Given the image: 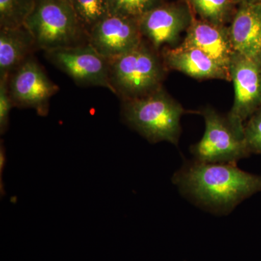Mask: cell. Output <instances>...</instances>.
<instances>
[{"label": "cell", "instance_id": "1", "mask_svg": "<svg viewBox=\"0 0 261 261\" xmlns=\"http://www.w3.org/2000/svg\"><path fill=\"white\" fill-rule=\"evenodd\" d=\"M172 181L196 205L219 215L230 214L243 201L261 192V176L232 163L186 161L173 174Z\"/></svg>", "mask_w": 261, "mask_h": 261}, {"label": "cell", "instance_id": "2", "mask_svg": "<svg viewBox=\"0 0 261 261\" xmlns=\"http://www.w3.org/2000/svg\"><path fill=\"white\" fill-rule=\"evenodd\" d=\"M185 110L164 89L135 99L122 100L125 123L152 143L168 142L177 146Z\"/></svg>", "mask_w": 261, "mask_h": 261}, {"label": "cell", "instance_id": "3", "mask_svg": "<svg viewBox=\"0 0 261 261\" xmlns=\"http://www.w3.org/2000/svg\"><path fill=\"white\" fill-rule=\"evenodd\" d=\"M166 70L160 51L143 40L110 62L112 92L121 101L145 97L162 88Z\"/></svg>", "mask_w": 261, "mask_h": 261}, {"label": "cell", "instance_id": "4", "mask_svg": "<svg viewBox=\"0 0 261 261\" xmlns=\"http://www.w3.org/2000/svg\"><path fill=\"white\" fill-rule=\"evenodd\" d=\"M24 27L44 51L75 47L89 42V35L68 0H36Z\"/></svg>", "mask_w": 261, "mask_h": 261}, {"label": "cell", "instance_id": "5", "mask_svg": "<svg viewBox=\"0 0 261 261\" xmlns=\"http://www.w3.org/2000/svg\"><path fill=\"white\" fill-rule=\"evenodd\" d=\"M200 114L205 130L201 140L190 147L194 161L205 163H232L250 157L245 137V125L233 123L228 115L206 107Z\"/></svg>", "mask_w": 261, "mask_h": 261}, {"label": "cell", "instance_id": "6", "mask_svg": "<svg viewBox=\"0 0 261 261\" xmlns=\"http://www.w3.org/2000/svg\"><path fill=\"white\" fill-rule=\"evenodd\" d=\"M45 56L51 64L64 72L78 85L105 87L112 92L110 62L89 42L47 51Z\"/></svg>", "mask_w": 261, "mask_h": 261}, {"label": "cell", "instance_id": "7", "mask_svg": "<svg viewBox=\"0 0 261 261\" xmlns=\"http://www.w3.org/2000/svg\"><path fill=\"white\" fill-rule=\"evenodd\" d=\"M8 87L14 106L32 108L42 116L47 114L49 100L59 90L32 56L11 73Z\"/></svg>", "mask_w": 261, "mask_h": 261}, {"label": "cell", "instance_id": "8", "mask_svg": "<svg viewBox=\"0 0 261 261\" xmlns=\"http://www.w3.org/2000/svg\"><path fill=\"white\" fill-rule=\"evenodd\" d=\"M194 18L189 5L163 3L137 20L144 40L159 51L164 47H173Z\"/></svg>", "mask_w": 261, "mask_h": 261}, {"label": "cell", "instance_id": "9", "mask_svg": "<svg viewBox=\"0 0 261 261\" xmlns=\"http://www.w3.org/2000/svg\"><path fill=\"white\" fill-rule=\"evenodd\" d=\"M229 74L234 88V101L227 115L233 123L245 125L261 107V61L234 51Z\"/></svg>", "mask_w": 261, "mask_h": 261}, {"label": "cell", "instance_id": "10", "mask_svg": "<svg viewBox=\"0 0 261 261\" xmlns=\"http://www.w3.org/2000/svg\"><path fill=\"white\" fill-rule=\"evenodd\" d=\"M137 19L111 15L93 27L89 43L111 62L123 56L143 41Z\"/></svg>", "mask_w": 261, "mask_h": 261}, {"label": "cell", "instance_id": "11", "mask_svg": "<svg viewBox=\"0 0 261 261\" xmlns=\"http://www.w3.org/2000/svg\"><path fill=\"white\" fill-rule=\"evenodd\" d=\"M160 53L167 70H177L196 80L231 81L227 70L197 48L179 44L163 48Z\"/></svg>", "mask_w": 261, "mask_h": 261}, {"label": "cell", "instance_id": "12", "mask_svg": "<svg viewBox=\"0 0 261 261\" xmlns=\"http://www.w3.org/2000/svg\"><path fill=\"white\" fill-rule=\"evenodd\" d=\"M180 45L200 49L229 72L230 62L234 51L228 27L194 18Z\"/></svg>", "mask_w": 261, "mask_h": 261}, {"label": "cell", "instance_id": "13", "mask_svg": "<svg viewBox=\"0 0 261 261\" xmlns=\"http://www.w3.org/2000/svg\"><path fill=\"white\" fill-rule=\"evenodd\" d=\"M228 32L235 53L261 61V3L239 5Z\"/></svg>", "mask_w": 261, "mask_h": 261}, {"label": "cell", "instance_id": "14", "mask_svg": "<svg viewBox=\"0 0 261 261\" xmlns=\"http://www.w3.org/2000/svg\"><path fill=\"white\" fill-rule=\"evenodd\" d=\"M34 49L35 39L24 25L0 29V79L9 77Z\"/></svg>", "mask_w": 261, "mask_h": 261}, {"label": "cell", "instance_id": "15", "mask_svg": "<svg viewBox=\"0 0 261 261\" xmlns=\"http://www.w3.org/2000/svg\"><path fill=\"white\" fill-rule=\"evenodd\" d=\"M200 20L220 27H226L232 20L235 0H187Z\"/></svg>", "mask_w": 261, "mask_h": 261}, {"label": "cell", "instance_id": "16", "mask_svg": "<svg viewBox=\"0 0 261 261\" xmlns=\"http://www.w3.org/2000/svg\"><path fill=\"white\" fill-rule=\"evenodd\" d=\"M70 3L88 35L99 22L111 15L106 0H70Z\"/></svg>", "mask_w": 261, "mask_h": 261}, {"label": "cell", "instance_id": "17", "mask_svg": "<svg viewBox=\"0 0 261 261\" xmlns=\"http://www.w3.org/2000/svg\"><path fill=\"white\" fill-rule=\"evenodd\" d=\"M36 0H0V29L23 27Z\"/></svg>", "mask_w": 261, "mask_h": 261}, {"label": "cell", "instance_id": "18", "mask_svg": "<svg viewBox=\"0 0 261 261\" xmlns=\"http://www.w3.org/2000/svg\"><path fill=\"white\" fill-rule=\"evenodd\" d=\"M111 14L135 19L140 18L164 0H106Z\"/></svg>", "mask_w": 261, "mask_h": 261}, {"label": "cell", "instance_id": "19", "mask_svg": "<svg viewBox=\"0 0 261 261\" xmlns=\"http://www.w3.org/2000/svg\"><path fill=\"white\" fill-rule=\"evenodd\" d=\"M245 137L250 153L261 155V107L245 122Z\"/></svg>", "mask_w": 261, "mask_h": 261}, {"label": "cell", "instance_id": "20", "mask_svg": "<svg viewBox=\"0 0 261 261\" xmlns=\"http://www.w3.org/2000/svg\"><path fill=\"white\" fill-rule=\"evenodd\" d=\"M8 80L9 77L0 79V132L2 135L8 128L10 111L14 106L10 94Z\"/></svg>", "mask_w": 261, "mask_h": 261}, {"label": "cell", "instance_id": "21", "mask_svg": "<svg viewBox=\"0 0 261 261\" xmlns=\"http://www.w3.org/2000/svg\"><path fill=\"white\" fill-rule=\"evenodd\" d=\"M237 4L243 5V4H250V3H261V0H235Z\"/></svg>", "mask_w": 261, "mask_h": 261}, {"label": "cell", "instance_id": "22", "mask_svg": "<svg viewBox=\"0 0 261 261\" xmlns=\"http://www.w3.org/2000/svg\"><path fill=\"white\" fill-rule=\"evenodd\" d=\"M68 1H69V2H70V0H68Z\"/></svg>", "mask_w": 261, "mask_h": 261}]
</instances>
